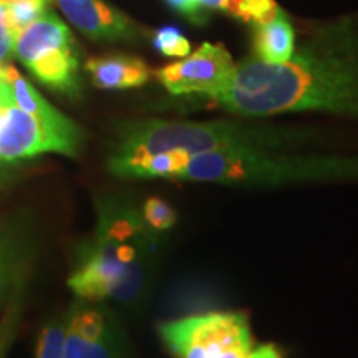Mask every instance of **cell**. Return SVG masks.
<instances>
[{
  "label": "cell",
  "instance_id": "6da1fadb",
  "mask_svg": "<svg viewBox=\"0 0 358 358\" xmlns=\"http://www.w3.org/2000/svg\"><path fill=\"white\" fill-rule=\"evenodd\" d=\"M211 101L245 118L327 113L358 120V12L315 27L284 64L245 58Z\"/></svg>",
  "mask_w": 358,
  "mask_h": 358
},
{
  "label": "cell",
  "instance_id": "7a4b0ae2",
  "mask_svg": "<svg viewBox=\"0 0 358 358\" xmlns=\"http://www.w3.org/2000/svg\"><path fill=\"white\" fill-rule=\"evenodd\" d=\"M138 209L120 201L98 204L93 236L85 241L69 287L85 302L131 303L145 292L153 271L155 243Z\"/></svg>",
  "mask_w": 358,
  "mask_h": 358
},
{
  "label": "cell",
  "instance_id": "3957f363",
  "mask_svg": "<svg viewBox=\"0 0 358 358\" xmlns=\"http://www.w3.org/2000/svg\"><path fill=\"white\" fill-rule=\"evenodd\" d=\"M176 181L280 187L358 181V156L302 155L290 148L222 150L191 158Z\"/></svg>",
  "mask_w": 358,
  "mask_h": 358
},
{
  "label": "cell",
  "instance_id": "277c9868",
  "mask_svg": "<svg viewBox=\"0 0 358 358\" xmlns=\"http://www.w3.org/2000/svg\"><path fill=\"white\" fill-rule=\"evenodd\" d=\"M310 133L252 122H168L146 120L124 129L108 168L146 156L173 153L189 161L198 155L245 148H292Z\"/></svg>",
  "mask_w": 358,
  "mask_h": 358
},
{
  "label": "cell",
  "instance_id": "5b68a950",
  "mask_svg": "<svg viewBox=\"0 0 358 358\" xmlns=\"http://www.w3.org/2000/svg\"><path fill=\"white\" fill-rule=\"evenodd\" d=\"M13 55L47 88L69 98L80 95V48L65 22L52 10L15 35Z\"/></svg>",
  "mask_w": 358,
  "mask_h": 358
},
{
  "label": "cell",
  "instance_id": "8992f818",
  "mask_svg": "<svg viewBox=\"0 0 358 358\" xmlns=\"http://www.w3.org/2000/svg\"><path fill=\"white\" fill-rule=\"evenodd\" d=\"M159 337L176 358H248L252 334L241 312H208L164 322Z\"/></svg>",
  "mask_w": 358,
  "mask_h": 358
},
{
  "label": "cell",
  "instance_id": "52a82bcc",
  "mask_svg": "<svg viewBox=\"0 0 358 358\" xmlns=\"http://www.w3.org/2000/svg\"><path fill=\"white\" fill-rule=\"evenodd\" d=\"M83 133L62 111L34 115L8 105L0 118V161H19L43 153L77 156Z\"/></svg>",
  "mask_w": 358,
  "mask_h": 358
},
{
  "label": "cell",
  "instance_id": "ba28073f",
  "mask_svg": "<svg viewBox=\"0 0 358 358\" xmlns=\"http://www.w3.org/2000/svg\"><path fill=\"white\" fill-rule=\"evenodd\" d=\"M236 65L222 45L203 43L196 52L156 70V78L171 95L214 98L232 82Z\"/></svg>",
  "mask_w": 358,
  "mask_h": 358
},
{
  "label": "cell",
  "instance_id": "9c48e42d",
  "mask_svg": "<svg viewBox=\"0 0 358 358\" xmlns=\"http://www.w3.org/2000/svg\"><path fill=\"white\" fill-rule=\"evenodd\" d=\"M124 334L113 315L75 302L66 312V335L64 358H127Z\"/></svg>",
  "mask_w": 358,
  "mask_h": 358
},
{
  "label": "cell",
  "instance_id": "30bf717a",
  "mask_svg": "<svg viewBox=\"0 0 358 358\" xmlns=\"http://www.w3.org/2000/svg\"><path fill=\"white\" fill-rule=\"evenodd\" d=\"M85 37L95 42H133L138 27L105 0H53Z\"/></svg>",
  "mask_w": 358,
  "mask_h": 358
},
{
  "label": "cell",
  "instance_id": "8fae6325",
  "mask_svg": "<svg viewBox=\"0 0 358 358\" xmlns=\"http://www.w3.org/2000/svg\"><path fill=\"white\" fill-rule=\"evenodd\" d=\"M85 70L92 77L93 85L101 90L138 88L150 80V69L145 62L123 53L90 58Z\"/></svg>",
  "mask_w": 358,
  "mask_h": 358
},
{
  "label": "cell",
  "instance_id": "7c38bea8",
  "mask_svg": "<svg viewBox=\"0 0 358 358\" xmlns=\"http://www.w3.org/2000/svg\"><path fill=\"white\" fill-rule=\"evenodd\" d=\"M254 25V57L274 65L284 64L292 57L295 34L282 8Z\"/></svg>",
  "mask_w": 358,
  "mask_h": 358
},
{
  "label": "cell",
  "instance_id": "4fadbf2b",
  "mask_svg": "<svg viewBox=\"0 0 358 358\" xmlns=\"http://www.w3.org/2000/svg\"><path fill=\"white\" fill-rule=\"evenodd\" d=\"M196 2L204 8H217L252 24L267 19L279 8L274 0H196Z\"/></svg>",
  "mask_w": 358,
  "mask_h": 358
},
{
  "label": "cell",
  "instance_id": "5bb4252c",
  "mask_svg": "<svg viewBox=\"0 0 358 358\" xmlns=\"http://www.w3.org/2000/svg\"><path fill=\"white\" fill-rule=\"evenodd\" d=\"M22 268V252L12 237L0 236V303L13 290Z\"/></svg>",
  "mask_w": 358,
  "mask_h": 358
},
{
  "label": "cell",
  "instance_id": "9a60e30c",
  "mask_svg": "<svg viewBox=\"0 0 358 358\" xmlns=\"http://www.w3.org/2000/svg\"><path fill=\"white\" fill-rule=\"evenodd\" d=\"M140 214L146 229L156 237H159L163 232H168L178 222V214L173 206L158 196L148 198Z\"/></svg>",
  "mask_w": 358,
  "mask_h": 358
},
{
  "label": "cell",
  "instance_id": "2e32d148",
  "mask_svg": "<svg viewBox=\"0 0 358 358\" xmlns=\"http://www.w3.org/2000/svg\"><path fill=\"white\" fill-rule=\"evenodd\" d=\"M66 315L57 317L43 327L38 335L35 358H64Z\"/></svg>",
  "mask_w": 358,
  "mask_h": 358
},
{
  "label": "cell",
  "instance_id": "e0dca14e",
  "mask_svg": "<svg viewBox=\"0 0 358 358\" xmlns=\"http://www.w3.org/2000/svg\"><path fill=\"white\" fill-rule=\"evenodd\" d=\"M50 2L52 0H13L6 3L13 34L17 35L27 25L40 19L45 12L50 10Z\"/></svg>",
  "mask_w": 358,
  "mask_h": 358
},
{
  "label": "cell",
  "instance_id": "ac0fdd59",
  "mask_svg": "<svg viewBox=\"0 0 358 358\" xmlns=\"http://www.w3.org/2000/svg\"><path fill=\"white\" fill-rule=\"evenodd\" d=\"M155 47L166 57L185 58L191 53V43L174 27H163L155 34Z\"/></svg>",
  "mask_w": 358,
  "mask_h": 358
},
{
  "label": "cell",
  "instance_id": "d6986e66",
  "mask_svg": "<svg viewBox=\"0 0 358 358\" xmlns=\"http://www.w3.org/2000/svg\"><path fill=\"white\" fill-rule=\"evenodd\" d=\"M20 310L17 306H10L6 315L0 320V358H6L13 338H15L17 325H19Z\"/></svg>",
  "mask_w": 358,
  "mask_h": 358
},
{
  "label": "cell",
  "instance_id": "ffe728a7",
  "mask_svg": "<svg viewBox=\"0 0 358 358\" xmlns=\"http://www.w3.org/2000/svg\"><path fill=\"white\" fill-rule=\"evenodd\" d=\"M168 6L185 15L192 24L201 25L206 20V8L201 7L196 0H164Z\"/></svg>",
  "mask_w": 358,
  "mask_h": 358
},
{
  "label": "cell",
  "instance_id": "44dd1931",
  "mask_svg": "<svg viewBox=\"0 0 358 358\" xmlns=\"http://www.w3.org/2000/svg\"><path fill=\"white\" fill-rule=\"evenodd\" d=\"M248 358H282L280 352L277 350L275 345L267 343V345H261L257 348H252Z\"/></svg>",
  "mask_w": 358,
  "mask_h": 358
},
{
  "label": "cell",
  "instance_id": "7402d4cb",
  "mask_svg": "<svg viewBox=\"0 0 358 358\" xmlns=\"http://www.w3.org/2000/svg\"><path fill=\"white\" fill-rule=\"evenodd\" d=\"M0 2H2V3H10V2H13V0H0Z\"/></svg>",
  "mask_w": 358,
  "mask_h": 358
}]
</instances>
